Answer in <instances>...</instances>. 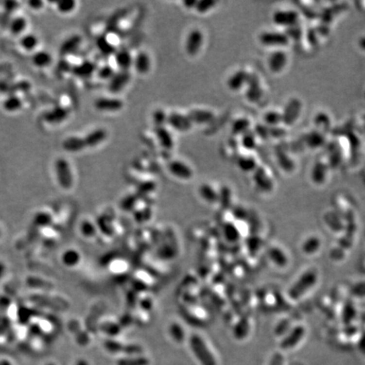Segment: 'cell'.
Segmentation results:
<instances>
[{
  "instance_id": "cell-51",
  "label": "cell",
  "mask_w": 365,
  "mask_h": 365,
  "mask_svg": "<svg viewBox=\"0 0 365 365\" xmlns=\"http://www.w3.org/2000/svg\"><path fill=\"white\" fill-rule=\"evenodd\" d=\"M226 236L229 240H236L239 238V233L234 226L230 225L226 228Z\"/></svg>"
},
{
  "instance_id": "cell-34",
  "label": "cell",
  "mask_w": 365,
  "mask_h": 365,
  "mask_svg": "<svg viewBox=\"0 0 365 365\" xmlns=\"http://www.w3.org/2000/svg\"><path fill=\"white\" fill-rule=\"evenodd\" d=\"M52 61V56L49 52H45V51H39L33 56V64L41 68L47 67L51 65Z\"/></svg>"
},
{
  "instance_id": "cell-45",
  "label": "cell",
  "mask_w": 365,
  "mask_h": 365,
  "mask_svg": "<svg viewBox=\"0 0 365 365\" xmlns=\"http://www.w3.org/2000/svg\"><path fill=\"white\" fill-rule=\"evenodd\" d=\"M116 72L110 65H104L97 70V76L102 80H110Z\"/></svg>"
},
{
  "instance_id": "cell-31",
  "label": "cell",
  "mask_w": 365,
  "mask_h": 365,
  "mask_svg": "<svg viewBox=\"0 0 365 365\" xmlns=\"http://www.w3.org/2000/svg\"><path fill=\"white\" fill-rule=\"evenodd\" d=\"M200 194L205 201L210 203H214L219 200V194L210 184H202L200 187Z\"/></svg>"
},
{
  "instance_id": "cell-36",
  "label": "cell",
  "mask_w": 365,
  "mask_h": 365,
  "mask_svg": "<svg viewBox=\"0 0 365 365\" xmlns=\"http://www.w3.org/2000/svg\"><path fill=\"white\" fill-rule=\"evenodd\" d=\"M97 47L99 51L104 55H111L116 52L115 47L105 36H101L97 38Z\"/></svg>"
},
{
  "instance_id": "cell-25",
  "label": "cell",
  "mask_w": 365,
  "mask_h": 365,
  "mask_svg": "<svg viewBox=\"0 0 365 365\" xmlns=\"http://www.w3.org/2000/svg\"><path fill=\"white\" fill-rule=\"evenodd\" d=\"M155 133L160 145L163 148L171 150L174 147V139L170 132L165 128V126L156 127Z\"/></svg>"
},
{
  "instance_id": "cell-42",
  "label": "cell",
  "mask_w": 365,
  "mask_h": 365,
  "mask_svg": "<svg viewBox=\"0 0 365 365\" xmlns=\"http://www.w3.org/2000/svg\"><path fill=\"white\" fill-rule=\"evenodd\" d=\"M21 100L19 99V97H16V96H12V97H8L6 100L4 101L3 103V107L4 109L9 111V112H15L19 110L21 107Z\"/></svg>"
},
{
  "instance_id": "cell-47",
  "label": "cell",
  "mask_w": 365,
  "mask_h": 365,
  "mask_svg": "<svg viewBox=\"0 0 365 365\" xmlns=\"http://www.w3.org/2000/svg\"><path fill=\"white\" fill-rule=\"evenodd\" d=\"M148 359L141 357L123 359L118 362V365H148Z\"/></svg>"
},
{
  "instance_id": "cell-38",
  "label": "cell",
  "mask_w": 365,
  "mask_h": 365,
  "mask_svg": "<svg viewBox=\"0 0 365 365\" xmlns=\"http://www.w3.org/2000/svg\"><path fill=\"white\" fill-rule=\"evenodd\" d=\"M278 163L280 165V167L282 168V170L288 172V173H291L294 170V167H295L293 159L289 157V156L286 152H281L278 155Z\"/></svg>"
},
{
  "instance_id": "cell-32",
  "label": "cell",
  "mask_w": 365,
  "mask_h": 365,
  "mask_svg": "<svg viewBox=\"0 0 365 365\" xmlns=\"http://www.w3.org/2000/svg\"><path fill=\"white\" fill-rule=\"evenodd\" d=\"M257 139L258 137L256 136V133L249 131L241 136L240 144L243 148L245 149L246 151H252L257 146Z\"/></svg>"
},
{
  "instance_id": "cell-22",
  "label": "cell",
  "mask_w": 365,
  "mask_h": 365,
  "mask_svg": "<svg viewBox=\"0 0 365 365\" xmlns=\"http://www.w3.org/2000/svg\"><path fill=\"white\" fill-rule=\"evenodd\" d=\"M107 131L104 129H97L89 133L87 136L85 137V143L86 146L88 147H94L104 142L107 138Z\"/></svg>"
},
{
  "instance_id": "cell-52",
  "label": "cell",
  "mask_w": 365,
  "mask_h": 365,
  "mask_svg": "<svg viewBox=\"0 0 365 365\" xmlns=\"http://www.w3.org/2000/svg\"><path fill=\"white\" fill-rule=\"evenodd\" d=\"M29 5L33 10H40L43 6V2L42 1H31Z\"/></svg>"
},
{
  "instance_id": "cell-30",
  "label": "cell",
  "mask_w": 365,
  "mask_h": 365,
  "mask_svg": "<svg viewBox=\"0 0 365 365\" xmlns=\"http://www.w3.org/2000/svg\"><path fill=\"white\" fill-rule=\"evenodd\" d=\"M251 121L247 118H239L235 120L232 124V131L234 135L243 136V134L250 131Z\"/></svg>"
},
{
  "instance_id": "cell-50",
  "label": "cell",
  "mask_w": 365,
  "mask_h": 365,
  "mask_svg": "<svg viewBox=\"0 0 365 365\" xmlns=\"http://www.w3.org/2000/svg\"><path fill=\"white\" fill-rule=\"evenodd\" d=\"M81 231H82V233H83L84 235L88 237H92L95 234V233H96L95 227H94L93 225L90 222H85V223H83L82 226H81Z\"/></svg>"
},
{
  "instance_id": "cell-19",
  "label": "cell",
  "mask_w": 365,
  "mask_h": 365,
  "mask_svg": "<svg viewBox=\"0 0 365 365\" xmlns=\"http://www.w3.org/2000/svg\"><path fill=\"white\" fill-rule=\"evenodd\" d=\"M304 143L310 148H320L326 144V137L320 130H312L304 136Z\"/></svg>"
},
{
  "instance_id": "cell-14",
  "label": "cell",
  "mask_w": 365,
  "mask_h": 365,
  "mask_svg": "<svg viewBox=\"0 0 365 365\" xmlns=\"http://www.w3.org/2000/svg\"><path fill=\"white\" fill-rule=\"evenodd\" d=\"M167 123L174 129L180 131V132H186L191 129L193 123H191V120L187 115H184L182 113L173 112L168 115Z\"/></svg>"
},
{
  "instance_id": "cell-53",
  "label": "cell",
  "mask_w": 365,
  "mask_h": 365,
  "mask_svg": "<svg viewBox=\"0 0 365 365\" xmlns=\"http://www.w3.org/2000/svg\"><path fill=\"white\" fill-rule=\"evenodd\" d=\"M196 3H197V0H186V1H184V5L186 8H188V9L194 8L195 5H196Z\"/></svg>"
},
{
  "instance_id": "cell-24",
  "label": "cell",
  "mask_w": 365,
  "mask_h": 365,
  "mask_svg": "<svg viewBox=\"0 0 365 365\" xmlns=\"http://www.w3.org/2000/svg\"><path fill=\"white\" fill-rule=\"evenodd\" d=\"M133 65L139 74H146L151 69V59L145 52H139L134 59Z\"/></svg>"
},
{
  "instance_id": "cell-49",
  "label": "cell",
  "mask_w": 365,
  "mask_h": 365,
  "mask_svg": "<svg viewBox=\"0 0 365 365\" xmlns=\"http://www.w3.org/2000/svg\"><path fill=\"white\" fill-rule=\"evenodd\" d=\"M167 120H168V115L163 110H156L153 113V121L155 123L156 127L164 126L165 123H167Z\"/></svg>"
},
{
  "instance_id": "cell-13",
  "label": "cell",
  "mask_w": 365,
  "mask_h": 365,
  "mask_svg": "<svg viewBox=\"0 0 365 365\" xmlns=\"http://www.w3.org/2000/svg\"><path fill=\"white\" fill-rule=\"evenodd\" d=\"M131 79L129 70H120L116 72L109 80L108 91L112 93H119L126 87Z\"/></svg>"
},
{
  "instance_id": "cell-48",
  "label": "cell",
  "mask_w": 365,
  "mask_h": 365,
  "mask_svg": "<svg viewBox=\"0 0 365 365\" xmlns=\"http://www.w3.org/2000/svg\"><path fill=\"white\" fill-rule=\"evenodd\" d=\"M80 255L75 250H69L65 253L64 256V261L67 265H77L78 262L80 261Z\"/></svg>"
},
{
  "instance_id": "cell-46",
  "label": "cell",
  "mask_w": 365,
  "mask_h": 365,
  "mask_svg": "<svg viewBox=\"0 0 365 365\" xmlns=\"http://www.w3.org/2000/svg\"><path fill=\"white\" fill-rule=\"evenodd\" d=\"M170 334L172 337L178 343H181L184 339V329L178 324L174 323L170 327Z\"/></svg>"
},
{
  "instance_id": "cell-35",
  "label": "cell",
  "mask_w": 365,
  "mask_h": 365,
  "mask_svg": "<svg viewBox=\"0 0 365 365\" xmlns=\"http://www.w3.org/2000/svg\"><path fill=\"white\" fill-rule=\"evenodd\" d=\"M330 123H331L330 117L327 113L321 112V113H317L316 116L314 117V124L316 126V129L320 130L321 132L328 130L330 127Z\"/></svg>"
},
{
  "instance_id": "cell-9",
  "label": "cell",
  "mask_w": 365,
  "mask_h": 365,
  "mask_svg": "<svg viewBox=\"0 0 365 365\" xmlns=\"http://www.w3.org/2000/svg\"><path fill=\"white\" fill-rule=\"evenodd\" d=\"M302 111V103L297 98H293L288 102L282 112V123L293 125L298 120Z\"/></svg>"
},
{
  "instance_id": "cell-26",
  "label": "cell",
  "mask_w": 365,
  "mask_h": 365,
  "mask_svg": "<svg viewBox=\"0 0 365 365\" xmlns=\"http://www.w3.org/2000/svg\"><path fill=\"white\" fill-rule=\"evenodd\" d=\"M115 62L121 70H129L133 65L134 59L130 52L125 49L120 50L115 52Z\"/></svg>"
},
{
  "instance_id": "cell-29",
  "label": "cell",
  "mask_w": 365,
  "mask_h": 365,
  "mask_svg": "<svg viewBox=\"0 0 365 365\" xmlns=\"http://www.w3.org/2000/svg\"><path fill=\"white\" fill-rule=\"evenodd\" d=\"M264 123L266 126L278 127L282 123V112L278 110H269L263 116Z\"/></svg>"
},
{
  "instance_id": "cell-10",
  "label": "cell",
  "mask_w": 365,
  "mask_h": 365,
  "mask_svg": "<svg viewBox=\"0 0 365 365\" xmlns=\"http://www.w3.org/2000/svg\"><path fill=\"white\" fill-rule=\"evenodd\" d=\"M252 75L246 70H239L228 78L226 84L231 91H240L244 87H247Z\"/></svg>"
},
{
  "instance_id": "cell-55",
  "label": "cell",
  "mask_w": 365,
  "mask_h": 365,
  "mask_svg": "<svg viewBox=\"0 0 365 365\" xmlns=\"http://www.w3.org/2000/svg\"><path fill=\"white\" fill-rule=\"evenodd\" d=\"M10 4H12V5H14V6H16V4H17V3H15V2H7L6 3H5V8H6V10H9V5ZM16 9V7L11 6V10H13Z\"/></svg>"
},
{
  "instance_id": "cell-54",
  "label": "cell",
  "mask_w": 365,
  "mask_h": 365,
  "mask_svg": "<svg viewBox=\"0 0 365 365\" xmlns=\"http://www.w3.org/2000/svg\"><path fill=\"white\" fill-rule=\"evenodd\" d=\"M359 46L361 50H363L364 52H365V36H363L360 37L359 40Z\"/></svg>"
},
{
  "instance_id": "cell-44",
  "label": "cell",
  "mask_w": 365,
  "mask_h": 365,
  "mask_svg": "<svg viewBox=\"0 0 365 365\" xmlns=\"http://www.w3.org/2000/svg\"><path fill=\"white\" fill-rule=\"evenodd\" d=\"M76 2L73 0H63L57 3L58 11L63 14L70 13L74 10Z\"/></svg>"
},
{
  "instance_id": "cell-40",
  "label": "cell",
  "mask_w": 365,
  "mask_h": 365,
  "mask_svg": "<svg viewBox=\"0 0 365 365\" xmlns=\"http://www.w3.org/2000/svg\"><path fill=\"white\" fill-rule=\"evenodd\" d=\"M320 239L316 238V237H312V238H310L308 240H306V242L304 243V245H303V251L306 253V254L311 255V254L316 252L317 250L320 249Z\"/></svg>"
},
{
  "instance_id": "cell-33",
  "label": "cell",
  "mask_w": 365,
  "mask_h": 365,
  "mask_svg": "<svg viewBox=\"0 0 365 365\" xmlns=\"http://www.w3.org/2000/svg\"><path fill=\"white\" fill-rule=\"evenodd\" d=\"M304 330L302 327H297L294 328L292 332L288 335V337L283 341L282 346L284 348H290L294 346L295 343H298L301 340V337L304 336Z\"/></svg>"
},
{
  "instance_id": "cell-39",
  "label": "cell",
  "mask_w": 365,
  "mask_h": 365,
  "mask_svg": "<svg viewBox=\"0 0 365 365\" xmlns=\"http://www.w3.org/2000/svg\"><path fill=\"white\" fill-rule=\"evenodd\" d=\"M37 44H38V39L33 34H27L26 36H23L20 40V45L23 49L27 51H33L36 49Z\"/></svg>"
},
{
  "instance_id": "cell-15",
  "label": "cell",
  "mask_w": 365,
  "mask_h": 365,
  "mask_svg": "<svg viewBox=\"0 0 365 365\" xmlns=\"http://www.w3.org/2000/svg\"><path fill=\"white\" fill-rule=\"evenodd\" d=\"M94 106L103 112H118L123 107V102L119 98L101 97L95 101Z\"/></svg>"
},
{
  "instance_id": "cell-3",
  "label": "cell",
  "mask_w": 365,
  "mask_h": 365,
  "mask_svg": "<svg viewBox=\"0 0 365 365\" xmlns=\"http://www.w3.org/2000/svg\"><path fill=\"white\" fill-rule=\"evenodd\" d=\"M258 40L261 45L274 49H284L291 42L286 33L279 31L262 32L259 35Z\"/></svg>"
},
{
  "instance_id": "cell-57",
  "label": "cell",
  "mask_w": 365,
  "mask_h": 365,
  "mask_svg": "<svg viewBox=\"0 0 365 365\" xmlns=\"http://www.w3.org/2000/svg\"><path fill=\"white\" fill-rule=\"evenodd\" d=\"M0 365H10L8 362H0Z\"/></svg>"
},
{
  "instance_id": "cell-37",
  "label": "cell",
  "mask_w": 365,
  "mask_h": 365,
  "mask_svg": "<svg viewBox=\"0 0 365 365\" xmlns=\"http://www.w3.org/2000/svg\"><path fill=\"white\" fill-rule=\"evenodd\" d=\"M269 256L276 265L284 266L287 265L288 258L285 253L279 248H272L269 250Z\"/></svg>"
},
{
  "instance_id": "cell-23",
  "label": "cell",
  "mask_w": 365,
  "mask_h": 365,
  "mask_svg": "<svg viewBox=\"0 0 365 365\" xmlns=\"http://www.w3.org/2000/svg\"><path fill=\"white\" fill-rule=\"evenodd\" d=\"M63 147L66 152H78L82 151L87 146L84 138L79 136H70L64 140Z\"/></svg>"
},
{
  "instance_id": "cell-43",
  "label": "cell",
  "mask_w": 365,
  "mask_h": 365,
  "mask_svg": "<svg viewBox=\"0 0 365 365\" xmlns=\"http://www.w3.org/2000/svg\"><path fill=\"white\" fill-rule=\"evenodd\" d=\"M217 3V1L214 0H199L194 9L199 13H207L209 10H212Z\"/></svg>"
},
{
  "instance_id": "cell-18",
  "label": "cell",
  "mask_w": 365,
  "mask_h": 365,
  "mask_svg": "<svg viewBox=\"0 0 365 365\" xmlns=\"http://www.w3.org/2000/svg\"><path fill=\"white\" fill-rule=\"evenodd\" d=\"M106 348L111 352H125L128 354H137L141 352V348L137 345H129L123 346V344L115 342V341H107L105 343Z\"/></svg>"
},
{
  "instance_id": "cell-21",
  "label": "cell",
  "mask_w": 365,
  "mask_h": 365,
  "mask_svg": "<svg viewBox=\"0 0 365 365\" xmlns=\"http://www.w3.org/2000/svg\"><path fill=\"white\" fill-rule=\"evenodd\" d=\"M238 166L243 172H255L258 168V161L252 154L239 156L238 157Z\"/></svg>"
},
{
  "instance_id": "cell-11",
  "label": "cell",
  "mask_w": 365,
  "mask_h": 365,
  "mask_svg": "<svg viewBox=\"0 0 365 365\" xmlns=\"http://www.w3.org/2000/svg\"><path fill=\"white\" fill-rule=\"evenodd\" d=\"M330 167L331 166L327 156H322L317 160L315 164L313 165V170L311 173V178L315 184H323L327 178Z\"/></svg>"
},
{
  "instance_id": "cell-12",
  "label": "cell",
  "mask_w": 365,
  "mask_h": 365,
  "mask_svg": "<svg viewBox=\"0 0 365 365\" xmlns=\"http://www.w3.org/2000/svg\"><path fill=\"white\" fill-rule=\"evenodd\" d=\"M203 33L200 30H192L189 33L185 42V49L188 54L190 56H195L197 54L203 44Z\"/></svg>"
},
{
  "instance_id": "cell-7",
  "label": "cell",
  "mask_w": 365,
  "mask_h": 365,
  "mask_svg": "<svg viewBox=\"0 0 365 365\" xmlns=\"http://www.w3.org/2000/svg\"><path fill=\"white\" fill-rule=\"evenodd\" d=\"M55 169L58 183L62 187L65 189L71 187L73 185V175L68 161L65 158H58L55 163Z\"/></svg>"
},
{
  "instance_id": "cell-16",
  "label": "cell",
  "mask_w": 365,
  "mask_h": 365,
  "mask_svg": "<svg viewBox=\"0 0 365 365\" xmlns=\"http://www.w3.org/2000/svg\"><path fill=\"white\" fill-rule=\"evenodd\" d=\"M168 170L175 177L181 179H191L193 177V171L188 165L178 160H174L169 162Z\"/></svg>"
},
{
  "instance_id": "cell-20",
  "label": "cell",
  "mask_w": 365,
  "mask_h": 365,
  "mask_svg": "<svg viewBox=\"0 0 365 365\" xmlns=\"http://www.w3.org/2000/svg\"><path fill=\"white\" fill-rule=\"evenodd\" d=\"M97 70V65L93 62L87 60L74 67L73 73L79 78H90Z\"/></svg>"
},
{
  "instance_id": "cell-28",
  "label": "cell",
  "mask_w": 365,
  "mask_h": 365,
  "mask_svg": "<svg viewBox=\"0 0 365 365\" xmlns=\"http://www.w3.org/2000/svg\"><path fill=\"white\" fill-rule=\"evenodd\" d=\"M68 115L69 111L65 107H55L46 114L45 119L49 123H58L66 120Z\"/></svg>"
},
{
  "instance_id": "cell-17",
  "label": "cell",
  "mask_w": 365,
  "mask_h": 365,
  "mask_svg": "<svg viewBox=\"0 0 365 365\" xmlns=\"http://www.w3.org/2000/svg\"><path fill=\"white\" fill-rule=\"evenodd\" d=\"M187 116L192 123L206 124L210 123L215 119V113L210 110L196 108L191 110V112L188 113Z\"/></svg>"
},
{
  "instance_id": "cell-6",
  "label": "cell",
  "mask_w": 365,
  "mask_h": 365,
  "mask_svg": "<svg viewBox=\"0 0 365 365\" xmlns=\"http://www.w3.org/2000/svg\"><path fill=\"white\" fill-rule=\"evenodd\" d=\"M246 90V97L250 103H260L265 97L266 91L261 79L256 76V74H253L250 81L247 85Z\"/></svg>"
},
{
  "instance_id": "cell-2",
  "label": "cell",
  "mask_w": 365,
  "mask_h": 365,
  "mask_svg": "<svg viewBox=\"0 0 365 365\" xmlns=\"http://www.w3.org/2000/svg\"><path fill=\"white\" fill-rule=\"evenodd\" d=\"M191 348L194 355L202 365H217L213 354L208 348L207 343L199 335H193L191 338Z\"/></svg>"
},
{
  "instance_id": "cell-4",
  "label": "cell",
  "mask_w": 365,
  "mask_h": 365,
  "mask_svg": "<svg viewBox=\"0 0 365 365\" xmlns=\"http://www.w3.org/2000/svg\"><path fill=\"white\" fill-rule=\"evenodd\" d=\"M272 19L276 26L289 29L298 25L300 14L294 9H279L273 13Z\"/></svg>"
},
{
  "instance_id": "cell-27",
  "label": "cell",
  "mask_w": 365,
  "mask_h": 365,
  "mask_svg": "<svg viewBox=\"0 0 365 365\" xmlns=\"http://www.w3.org/2000/svg\"><path fill=\"white\" fill-rule=\"evenodd\" d=\"M82 37L80 35H73L65 40L60 48V52L63 55H67L75 51L81 45Z\"/></svg>"
},
{
  "instance_id": "cell-56",
  "label": "cell",
  "mask_w": 365,
  "mask_h": 365,
  "mask_svg": "<svg viewBox=\"0 0 365 365\" xmlns=\"http://www.w3.org/2000/svg\"><path fill=\"white\" fill-rule=\"evenodd\" d=\"M76 365H88L87 362L86 360H81L77 363Z\"/></svg>"
},
{
  "instance_id": "cell-5",
  "label": "cell",
  "mask_w": 365,
  "mask_h": 365,
  "mask_svg": "<svg viewBox=\"0 0 365 365\" xmlns=\"http://www.w3.org/2000/svg\"><path fill=\"white\" fill-rule=\"evenodd\" d=\"M289 62V56L284 49H273L267 57V66L269 70L273 74H280L287 68Z\"/></svg>"
},
{
  "instance_id": "cell-41",
  "label": "cell",
  "mask_w": 365,
  "mask_h": 365,
  "mask_svg": "<svg viewBox=\"0 0 365 365\" xmlns=\"http://www.w3.org/2000/svg\"><path fill=\"white\" fill-rule=\"evenodd\" d=\"M26 25H27V22H26V19L25 18L17 17V18L12 19L11 22H10V31L14 34H19L26 29Z\"/></svg>"
},
{
  "instance_id": "cell-1",
  "label": "cell",
  "mask_w": 365,
  "mask_h": 365,
  "mask_svg": "<svg viewBox=\"0 0 365 365\" xmlns=\"http://www.w3.org/2000/svg\"><path fill=\"white\" fill-rule=\"evenodd\" d=\"M318 281V274L314 270H309L304 272L297 281L288 290V294L293 299H299L311 288H313Z\"/></svg>"
},
{
  "instance_id": "cell-8",
  "label": "cell",
  "mask_w": 365,
  "mask_h": 365,
  "mask_svg": "<svg viewBox=\"0 0 365 365\" xmlns=\"http://www.w3.org/2000/svg\"><path fill=\"white\" fill-rule=\"evenodd\" d=\"M254 181L256 186L262 191L268 192L274 186V181L271 172L263 166H259L254 172Z\"/></svg>"
}]
</instances>
